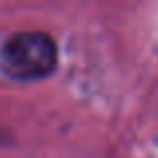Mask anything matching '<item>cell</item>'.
<instances>
[{
  "label": "cell",
  "mask_w": 158,
  "mask_h": 158,
  "mask_svg": "<svg viewBox=\"0 0 158 158\" xmlns=\"http://www.w3.org/2000/svg\"><path fill=\"white\" fill-rule=\"evenodd\" d=\"M58 46L46 32H16L0 48V68L14 80H40L54 72Z\"/></svg>",
  "instance_id": "1"
}]
</instances>
